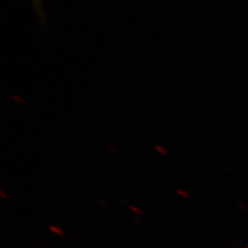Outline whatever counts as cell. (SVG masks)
Returning <instances> with one entry per match:
<instances>
[{"mask_svg":"<svg viewBox=\"0 0 248 248\" xmlns=\"http://www.w3.org/2000/svg\"><path fill=\"white\" fill-rule=\"evenodd\" d=\"M32 1H33L34 6H35V10L41 13V11H42V0H32Z\"/></svg>","mask_w":248,"mask_h":248,"instance_id":"cell-1","label":"cell"}]
</instances>
